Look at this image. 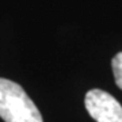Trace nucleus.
<instances>
[{
	"mask_svg": "<svg viewBox=\"0 0 122 122\" xmlns=\"http://www.w3.org/2000/svg\"><path fill=\"white\" fill-rule=\"evenodd\" d=\"M0 117L4 122H44L38 107L18 83L0 77Z\"/></svg>",
	"mask_w": 122,
	"mask_h": 122,
	"instance_id": "1",
	"label": "nucleus"
},
{
	"mask_svg": "<svg viewBox=\"0 0 122 122\" xmlns=\"http://www.w3.org/2000/svg\"><path fill=\"white\" fill-rule=\"evenodd\" d=\"M84 105L96 122H122V106L109 92L94 88L86 94Z\"/></svg>",
	"mask_w": 122,
	"mask_h": 122,
	"instance_id": "2",
	"label": "nucleus"
},
{
	"mask_svg": "<svg viewBox=\"0 0 122 122\" xmlns=\"http://www.w3.org/2000/svg\"><path fill=\"white\" fill-rule=\"evenodd\" d=\"M111 68H113L115 84L122 90V52L117 53L113 57V60H111Z\"/></svg>",
	"mask_w": 122,
	"mask_h": 122,
	"instance_id": "3",
	"label": "nucleus"
}]
</instances>
